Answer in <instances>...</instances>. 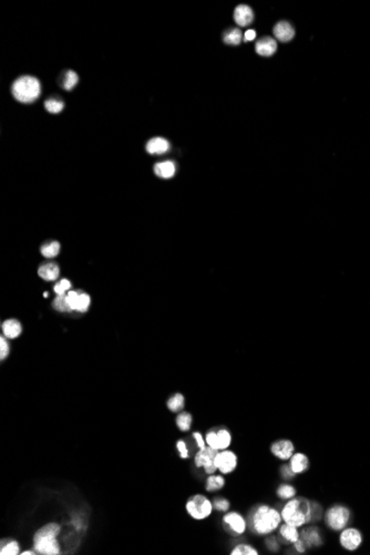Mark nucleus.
Wrapping results in <instances>:
<instances>
[{
    "mask_svg": "<svg viewBox=\"0 0 370 555\" xmlns=\"http://www.w3.org/2000/svg\"><path fill=\"white\" fill-rule=\"evenodd\" d=\"M282 513L276 508L259 504L253 509L249 515L248 526L257 535H268L278 530L282 524Z\"/></svg>",
    "mask_w": 370,
    "mask_h": 555,
    "instance_id": "f257e3e1",
    "label": "nucleus"
},
{
    "mask_svg": "<svg viewBox=\"0 0 370 555\" xmlns=\"http://www.w3.org/2000/svg\"><path fill=\"white\" fill-rule=\"evenodd\" d=\"M324 518H325L327 527L330 530L341 531L348 526L350 519H352V512L345 505L335 504L328 509Z\"/></svg>",
    "mask_w": 370,
    "mask_h": 555,
    "instance_id": "423d86ee",
    "label": "nucleus"
},
{
    "mask_svg": "<svg viewBox=\"0 0 370 555\" xmlns=\"http://www.w3.org/2000/svg\"><path fill=\"white\" fill-rule=\"evenodd\" d=\"M300 527L290 525L287 523H284L278 527V538L286 544H294L295 542L300 540L301 532L298 530Z\"/></svg>",
    "mask_w": 370,
    "mask_h": 555,
    "instance_id": "ddd939ff",
    "label": "nucleus"
},
{
    "mask_svg": "<svg viewBox=\"0 0 370 555\" xmlns=\"http://www.w3.org/2000/svg\"><path fill=\"white\" fill-rule=\"evenodd\" d=\"M300 539L304 542L307 548L320 546L323 544V538L319 528L316 526L305 527L301 532Z\"/></svg>",
    "mask_w": 370,
    "mask_h": 555,
    "instance_id": "f8f14e48",
    "label": "nucleus"
},
{
    "mask_svg": "<svg viewBox=\"0 0 370 555\" xmlns=\"http://www.w3.org/2000/svg\"><path fill=\"white\" fill-rule=\"evenodd\" d=\"M266 546H267L269 551L277 552L280 550V542H278V539L276 537H269L266 540Z\"/></svg>",
    "mask_w": 370,
    "mask_h": 555,
    "instance_id": "79ce46f5",
    "label": "nucleus"
},
{
    "mask_svg": "<svg viewBox=\"0 0 370 555\" xmlns=\"http://www.w3.org/2000/svg\"><path fill=\"white\" fill-rule=\"evenodd\" d=\"M363 542L362 533L358 530V528L353 526H347L340 531L339 535V543L343 550L354 552L357 551L361 546Z\"/></svg>",
    "mask_w": 370,
    "mask_h": 555,
    "instance_id": "1a4fd4ad",
    "label": "nucleus"
},
{
    "mask_svg": "<svg viewBox=\"0 0 370 555\" xmlns=\"http://www.w3.org/2000/svg\"><path fill=\"white\" fill-rule=\"evenodd\" d=\"M192 423H193V417L190 413H186V411H181V413H179V415L177 416V418H175V424H177V427L179 428L180 431H182V432H186V431H189L192 427Z\"/></svg>",
    "mask_w": 370,
    "mask_h": 555,
    "instance_id": "b1692460",
    "label": "nucleus"
},
{
    "mask_svg": "<svg viewBox=\"0 0 370 555\" xmlns=\"http://www.w3.org/2000/svg\"><path fill=\"white\" fill-rule=\"evenodd\" d=\"M0 554L2 555H18L20 553V545L17 541H7L5 543L3 542L0 546Z\"/></svg>",
    "mask_w": 370,
    "mask_h": 555,
    "instance_id": "bb28decb",
    "label": "nucleus"
},
{
    "mask_svg": "<svg viewBox=\"0 0 370 555\" xmlns=\"http://www.w3.org/2000/svg\"><path fill=\"white\" fill-rule=\"evenodd\" d=\"M231 555H258L257 548L252 546L250 544L242 543L236 545L230 553Z\"/></svg>",
    "mask_w": 370,
    "mask_h": 555,
    "instance_id": "2f4dec72",
    "label": "nucleus"
},
{
    "mask_svg": "<svg viewBox=\"0 0 370 555\" xmlns=\"http://www.w3.org/2000/svg\"><path fill=\"white\" fill-rule=\"evenodd\" d=\"M255 38H256L255 30H253V29L246 30V32L244 34V40L245 41H253Z\"/></svg>",
    "mask_w": 370,
    "mask_h": 555,
    "instance_id": "49530a36",
    "label": "nucleus"
},
{
    "mask_svg": "<svg viewBox=\"0 0 370 555\" xmlns=\"http://www.w3.org/2000/svg\"><path fill=\"white\" fill-rule=\"evenodd\" d=\"M296 493H297L296 488L294 486H291L290 483H282V485H280V487H278L276 490L277 497L281 500H285V501H288L290 499L295 498Z\"/></svg>",
    "mask_w": 370,
    "mask_h": 555,
    "instance_id": "a878e982",
    "label": "nucleus"
},
{
    "mask_svg": "<svg viewBox=\"0 0 370 555\" xmlns=\"http://www.w3.org/2000/svg\"><path fill=\"white\" fill-rule=\"evenodd\" d=\"M60 252V244L58 242H48L41 246V254L47 258L56 257Z\"/></svg>",
    "mask_w": 370,
    "mask_h": 555,
    "instance_id": "cd10ccee",
    "label": "nucleus"
},
{
    "mask_svg": "<svg viewBox=\"0 0 370 555\" xmlns=\"http://www.w3.org/2000/svg\"><path fill=\"white\" fill-rule=\"evenodd\" d=\"M224 42L231 45H237L242 41V32L239 29H231L224 34Z\"/></svg>",
    "mask_w": 370,
    "mask_h": 555,
    "instance_id": "7c9ffc66",
    "label": "nucleus"
},
{
    "mask_svg": "<svg viewBox=\"0 0 370 555\" xmlns=\"http://www.w3.org/2000/svg\"><path fill=\"white\" fill-rule=\"evenodd\" d=\"M166 407H167L168 410L171 411V413H174V414L181 413V411L183 410L184 407H185V398H184V396L182 394H180V393L173 395L170 398V399L167 400Z\"/></svg>",
    "mask_w": 370,
    "mask_h": 555,
    "instance_id": "393cba45",
    "label": "nucleus"
},
{
    "mask_svg": "<svg viewBox=\"0 0 370 555\" xmlns=\"http://www.w3.org/2000/svg\"><path fill=\"white\" fill-rule=\"evenodd\" d=\"M192 436H193L194 440L196 441V445H198L199 450H200V449H204V448H206V441H205L204 437L202 436V433L198 432V431H195V432H193Z\"/></svg>",
    "mask_w": 370,
    "mask_h": 555,
    "instance_id": "c03bdc74",
    "label": "nucleus"
},
{
    "mask_svg": "<svg viewBox=\"0 0 370 555\" xmlns=\"http://www.w3.org/2000/svg\"><path fill=\"white\" fill-rule=\"evenodd\" d=\"M168 150H170V143L167 142V140L160 138V136L153 138L146 143V151L153 155L166 153Z\"/></svg>",
    "mask_w": 370,
    "mask_h": 555,
    "instance_id": "a211bd4d",
    "label": "nucleus"
},
{
    "mask_svg": "<svg viewBox=\"0 0 370 555\" xmlns=\"http://www.w3.org/2000/svg\"><path fill=\"white\" fill-rule=\"evenodd\" d=\"M311 505H313V521H318L323 515V508L319 503H317V502H313L311 501Z\"/></svg>",
    "mask_w": 370,
    "mask_h": 555,
    "instance_id": "37998d69",
    "label": "nucleus"
},
{
    "mask_svg": "<svg viewBox=\"0 0 370 555\" xmlns=\"http://www.w3.org/2000/svg\"><path fill=\"white\" fill-rule=\"evenodd\" d=\"M0 348H2V350H0V358H2V360H5L9 355V344L6 341L5 337H0Z\"/></svg>",
    "mask_w": 370,
    "mask_h": 555,
    "instance_id": "a19ab883",
    "label": "nucleus"
},
{
    "mask_svg": "<svg viewBox=\"0 0 370 555\" xmlns=\"http://www.w3.org/2000/svg\"><path fill=\"white\" fill-rule=\"evenodd\" d=\"M2 329L3 334L8 339H15L19 337L22 331L21 324L16 321V319H7V321H5L2 325Z\"/></svg>",
    "mask_w": 370,
    "mask_h": 555,
    "instance_id": "6ab92c4d",
    "label": "nucleus"
},
{
    "mask_svg": "<svg viewBox=\"0 0 370 555\" xmlns=\"http://www.w3.org/2000/svg\"><path fill=\"white\" fill-rule=\"evenodd\" d=\"M288 465L295 474H302L309 469V458L303 452H296L289 459Z\"/></svg>",
    "mask_w": 370,
    "mask_h": 555,
    "instance_id": "4468645a",
    "label": "nucleus"
},
{
    "mask_svg": "<svg viewBox=\"0 0 370 555\" xmlns=\"http://www.w3.org/2000/svg\"><path fill=\"white\" fill-rule=\"evenodd\" d=\"M63 107H64L63 101L60 100V99H58V98H50V99L45 100V102H44L45 110H47L48 112L54 113V114L60 113L61 111L63 110Z\"/></svg>",
    "mask_w": 370,
    "mask_h": 555,
    "instance_id": "c756f323",
    "label": "nucleus"
},
{
    "mask_svg": "<svg viewBox=\"0 0 370 555\" xmlns=\"http://www.w3.org/2000/svg\"><path fill=\"white\" fill-rule=\"evenodd\" d=\"M78 81H79V77H78V75L75 73V71L67 70L64 71L60 78V86L64 90L70 91L77 86Z\"/></svg>",
    "mask_w": 370,
    "mask_h": 555,
    "instance_id": "5701e85b",
    "label": "nucleus"
},
{
    "mask_svg": "<svg viewBox=\"0 0 370 555\" xmlns=\"http://www.w3.org/2000/svg\"><path fill=\"white\" fill-rule=\"evenodd\" d=\"M11 92L17 101L21 103H32L40 95V82L31 76L20 77L12 84Z\"/></svg>",
    "mask_w": 370,
    "mask_h": 555,
    "instance_id": "20e7f679",
    "label": "nucleus"
},
{
    "mask_svg": "<svg viewBox=\"0 0 370 555\" xmlns=\"http://www.w3.org/2000/svg\"><path fill=\"white\" fill-rule=\"evenodd\" d=\"M213 506L218 512H229L230 508H231V503L227 499H225L223 497H218V498L214 499Z\"/></svg>",
    "mask_w": 370,
    "mask_h": 555,
    "instance_id": "f704fd0d",
    "label": "nucleus"
},
{
    "mask_svg": "<svg viewBox=\"0 0 370 555\" xmlns=\"http://www.w3.org/2000/svg\"><path fill=\"white\" fill-rule=\"evenodd\" d=\"M294 547H295V550H296L297 553H305V552H306V550H307L306 545H305V543H304V542H303L301 539L298 540L297 542H295V543H294Z\"/></svg>",
    "mask_w": 370,
    "mask_h": 555,
    "instance_id": "a18cd8bd",
    "label": "nucleus"
},
{
    "mask_svg": "<svg viewBox=\"0 0 370 555\" xmlns=\"http://www.w3.org/2000/svg\"><path fill=\"white\" fill-rule=\"evenodd\" d=\"M22 555H35L36 554V551L35 550H26L21 553Z\"/></svg>",
    "mask_w": 370,
    "mask_h": 555,
    "instance_id": "de8ad7c7",
    "label": "nucleus"
},
{
    "mask_svg": "<svg viewBox=\"0 0 370 555\" xmlns=\"http://www.w3.org/2000/svg\"><path fill=\"white\" fill-rule=\"evenodd\" d=\"M274 35L276 39L282 42L290 41L295 36V30L286 21L278 22L274 28Z\"/></svg>",
    "mask_w": 370,
    "mask_h": 555,
    "instance_id": "dca6fc26",
    "label": "nucleus"
},
{
    "mask_svg": "<svg viewBox=\"0 0 370 555\" xmlns=\"http://www.w3.org/2000/svg\"><path fill=\"white\" fill-rule=\"evenodd\" d=\"M38 273H39V276L43 278L44 280H55L58 278V276H59L60 270L57 264L47 263L40 266Z\"/></svg>",
    "mask_w": 370,
    "mask_h": 555,
    "instance_id": "412c9836",
    "label": "nucleus"
},
{
    "mask_svg": "<svg viewBox=\"0 0 370 555\" xmlns=\"http://www.w3.org/2000/svg\"><path fill=\"white\" fill-rule=\"evenodd\" d=\"M90 296L88 295V294L86 293H81L79 292V299H78V306H77V311H80V312H86L89 308L90 306Z\"/></svg>",
    "mask_w": 370,
    "mask_h": 555,
    "instance_id": "c9c22d12",
    "label": "nucleus"
},
{
    "mask_svg": "<svg viewBox=\"0 0 370 555\" xmlns=\"http://www.w3.org/2000/svg\"><path fill=\"white\" fill-rule=\"evenodd\" d=\"M177 449L180 452L181 459H189L190 458V450L187 448V443L185 440L180 439L177 441Z\"/></svg>",
    "mask_w": 370,
    "mask_h": 555,
    "instance_id": "e433bc0d",
    "label": "nucleus"
},
{
    "mask_svg": "<svg viewBox=\"0 0 370 555\" xmlns=\"http://www.w3.org/2000/svg\"><path fill=\"white\" fill-rule=\"evenodd\" d=\"M270 452L275 458L287 461L295 453L294 442L289 439H280L274 441L270 445Z\"/></svg>",
    "mask_w": 370,
    "mask_h": 555,
    "instance_id": "9b49d317",
    "label": "nucleus"
},
{
    "mask_svg": "<svg viewBox=\"0 0 370 555\" xmlns=\"http://www.w3.org/2000/svg\"><path fill=\"white\" fill-rule=\"evenodd\" d=\"M205 441H206L207 446L217 450V451H220L219 438H218V435H217L216 430H210L209 432H207L206 436H205Z\"/></svg>",
    "mask_w": 370,
    "mask_h": 555,
    "instance_id": "72a5a7b5",
    "label": "nucleus"
},
{
    "mask_svg": "<svg viewBox=\"0 0 370 555\" xmlns=\"http://www.w3.org/2000/svg\"><path fill=\"white\" fill-rule=\"evenodd\" d=\"M177 167L172 161H163L157 163L154 166V173L161 179H171L174 176Z\"/></svg>",
    "mask_w": 370,
    "mask_h": 555,
    "instance_id": "aec40b11",
    "label": "nucleus"
},
{
    "mask_svg": "<svg viewBox=\"0 0 370 555\" xmlns=\"http://www.w3.org/2000/svg\"><path fill=\"white\" fill-rule=\"evenodd\" d=\"M78 299H79V292H69L67 294V300H68V304L70 306L71 310H76L77 311V306H78Z\"/></svg>",
    "mask_w": 370,
    "mask_h": 555,
    "instance_id": "58836bf2",
    "label": "nucleus"
},
{
    "mask_svg": "<svg viewBox=\"0 0 370 555\" xmlns=\"http://www.w3.org/2000/svg\"><path fill=\"white\" fill-rule=\"evenodd\" d=\"M70 288H71V283L69 282V280L62 279L55 286V292L57 293V295H64L66 292H68Z\"/></svg>",
    "mask_w": 370,
    "mask_h": 555,
    "instance_id": "4c0bfd02",
    "label": "nucleus"
},
{
    "mask_svg": "<svg viewBox=\"0 0 370 555\" xmlns=\"http://www.w3.org/2000/svg\"><path fill=\"white\" fill-rule=\"evenodd\" d=\"M284 523L302 527L313 521V505L306 498H293L288 500L282 509Z\"/></svg>",
    "mask_w": 370,
    "mask_h": 555,
    "instance_id": "f03ea898",
    "label": "nucleus"
},
{
    "mask_svg": "<svg viewBox=\"0 0 370 555\" xmlns=\"http://www.w3.org/2000/svg\"><path fill=\"white\" fill-rule=\"evenodd\" d=\"M218 438H219V446L220 451L225 449H229L232 445V435L231 431L226 428H218L216 429Z\"/></svg>",
    "mask_w": 370,
    "mask_h": 555,
    "instance_id": "c85d7f7f",
    "label": "nucleus"
},
{
    "mask_svg": "<svg viewBox=\"0 0 370 555\" xmlns=\"http://www.w3.org/2000/svg\"><path fill=\"white\" fill-rule=\"evenodd\" d=\"M214 463L217 468V471H219L223 475L224 474H231L236 470L238 465V458L237 454L232 451V450L225 449L222 451H218L215 459H214Z\"/></svg>",
    "mask_w": 370,
    "mask_h": 555,
    "instance_id": "0eeeda50",
    "label": "nucleus"
},
{
    "mask_svg": "<svg viewBox=\"0 0 370 555\" xmlns=\"http://www.w3.org/2000/svg\"><path fill=\"white\" fill-rule=\"evenodd\" d=\"M54 308L56 310H58V311H61V312L72 311L70 308L69 304H68L67 294H64V295H58L56 297V299L54 300Z\"/></svg>",
    "mask_w": 370,
    "mask_h": 555,
    "instance_id": "473e14b6",
    "label": "nucleus"
},
{
    "mask_svg": "<svg viewBox=\"0 0 370 555\" xmlns=\"http://www.w3.org/2000/svg\"><path fill=\"white\" fill-rule=\"evenodd\" d=\"M280 472H281V476L286 481H289L291 479L295 478V473L293 472V470L290 469L289 465H283L280 469Z\"/></svg>",
    "mask_w": 370,
    "mask_h": 555,
    "instance_id": "ea45409f",
    "label": "nucleus"
},
{
    "mask_svg": "<svg viewBox=\"0 0 370 555\" xmlns=\"http://www.w3.org/2000/svg\"><path fill=\"white\" fill-rule=\"evenodd\" d=\"M223 523L233 535H242L248 528V521L241 513L235 511L227 512L223 517Z\"/></svg>",
    "mask_w": 370,
    "mask_h": 555,
    "instance_id": "9d476101",
    "label": "nucleus"
},
{
    "mask_svg": "<svg viewBox=\"0 0 370 555\" xmlns=\"http://www.w3.org/2000/svg\"><path fill=\"white\" fill-rule=\"evenodd\" d=\"M256 52L259 56L263 57H269L275 54L277 49V43L273 38L265 37L262 38L261 40H258L256 43Z\"/></svg>",
    "mask_w": 370,
    "mask_h": 555,
    "instance_id": "f3484780",
    "label": "nucleus"
},
{
    "mask_svg": "<svg viewBox=\"0 0 370 555\" xmlns=\"http://www.w3.org/2000/svg\"><path fill=\"white\" fill-rule=\"evenodd\" d=\"M61 532V526L56 522L44 524L38 528L34 535V550L41 555H58L61 547L58 541V535Z\"/></svg>",
    "mask_w": 370,
    "mask_h": 555,
    "instance_id": "7ed1b4c3",
    "label": "nucleus"
},
{
    "mask_svg": "<svg viewBox=\"0 0 370 555\" xmlns=\"http://www.w3.org/2000/svg\"><path fill=\"white\" fill-rule=\"evenodd\" d=\"M185 509L187 514L193 520L203 521L211 517L213 512V502L203 494H194L187 500Z\"/></svg>",
    "mask_w": 370,
    "mask_h": 555,
    "instance_id": "39448f33",
    "label": "nucleus"
},
{
    "mask_svg": "<svg viewBox=\"0 0 370 555\" xmlns=\"http://www.w3.org/2000/svg\"><path fill=\"white\" fill-rule=\"evenodd\" d=\"M225 479L223 474H210L206 479L205 489L207 492H215L223 489L225 486Z\"/></svg>",
    "mask_w": 370,
    "mask_h": 555,
    "instance_id": "4be33fe9",
    "label": "nucleus"
},
{
    "mask_svg": "<svg viewBox=\"0 0 370 555\" xmlns=\"http://www.w3.org/2000/svg\"><path fill=\"white\" fill-rule=\"evenodd\" d=\"M217 452V450L209 446L204 449H200L194 455V463L198 468H203L206 474H214L217 471V468L214 463Z\"/></svg>",
    "mask_w": 370,
    "mask_h": 555,
    "instance_id": "6e6552de",
    "label": "nucleus"
},
{
    "mask_svg": "<svg viewBox=\"0 0 370 555\" xmlns=\"http://www.w3.org/2000/svg\"><path fill=\"white\" fill-rule=\"evenodd\" d=\"M234 19H235V22L238 26H241V27H246V26L252 23L253 19H254V14H253V10L251 9V7H249V6L239 5L235 8Z\"/></svg>",
    "mask_w": 370,
    "mask_h": 555,
    "instance_id": "2eb2a0df",
    "label": "nucleus"
}]
</instances>
